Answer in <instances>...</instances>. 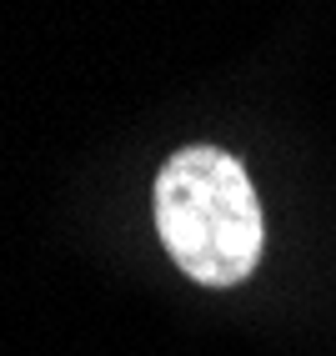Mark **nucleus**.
Listing matches in <instances>:
<instances>
[{
  "mask_svg": "<svg viewBox=\"0 0 336 356\" xmlns=\"http://www.w3.org/2000/svg\"><path fill=\"white\" fill-rule=\"evenodd\" d=\"M156 226L176 266L206 286H236L266 241L256 186L221 146H186L161 165Z\"/></svg>",
  "mask_w": 336,
  "mask_h": 356,
  "instance_id": "obj_1",
  "label": "nucleus"
}]
</instances>
